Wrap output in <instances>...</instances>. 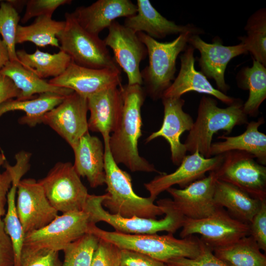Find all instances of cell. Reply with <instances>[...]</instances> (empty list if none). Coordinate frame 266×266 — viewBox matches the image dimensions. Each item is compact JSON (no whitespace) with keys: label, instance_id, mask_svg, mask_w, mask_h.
<instances>
[{"label":"cell","instance_id":"cell-19","mask_svg":"<svg viewBox=\"0 0 266 266\" xmlns=\"http://www.w3.org/2000/svg\"><path fill=\"white\" fill-rule=\"evenodd\" d=\"M164 119L160 129L146 139L148 143L162 137L168 143L173 164L179 166L186 155L187 150L180 137L185 131H190L194 121L191 116L184 111L185 100L181 98H162Z\"/></svg>","mask_w":266,"mask_h":266},{"label":"cell","instance_id":"cell-14","mask_svg":"<svg viewBox=\"0 0 266 266\" xmlns=\"http://www.w3.org/2000/svg\"><path fill=\"white\" fill-rule=\"evenodd\" d=\"M17 194V214L24 234L44 227L58 215L42 187L34 179L21 180Z\"/></svg>","mask_w":266,"mask_h":266},{"label":"cell","instance_id":"cell-4","mask_svg":"<svg viewBox=\"0 0 266 266\" xmlns=\"http://www.w3.org/2000/svg\"><path fill=\"white\" fill-rule=\"evenodd\" d=\"M109 136L103 138L107 196L103 200V206L110 213L125 217L156 219L164 214L162 207L154 203L155 199L140 197L134 192L130 175L120 168L112 156L108 145Z\"/></svg>","mask_w":266,"mask_h":266},{"label":"cell","instance_id":"cell-36","mask_svg":"<svg viewBox=\"0 0 266 266\" xmlns=\"http://www.w3.org/2000/svg\"><path fill=\"white\" fill-rule=\"evenodd\" d=\"M31 154L22 151L15 155L16 164L10 166L5 163L6 158L0 153V218L5 215L7 195L11 187L14 176L21 172H27L30 168Z\"/></svg>","mask_w":266,"mask_h":266},{"label":"cell","instance_id":"cell-45","mask_svg":"<svg viewBox=\"0 0 266 266\" xmlns=\"http://www.w3.org/2000/svg\"><path fill=\"white\" fill-rule=\"evenodd\" d=\"M20 92L8 77L0 75V104L9 99H18Z\"/></svg>","mask_w":266,"mask_h":266},{"label":"cell","instance_id":"cell-28","mask_svg":"<svg viewBox=\"0 0 266 266\" xmlns=\"http://www.w3.org/2000/svg\"><path fill=\"white\" fill-rule=\"evenodd\" d=\"M66 97L48 92L30 100L9 99L0 104V117L8 111H23L25 115L19 118V123L34 127L41 123L44 115L61 103Z\"/></svg>","mask_w":266,"mask_h":266},{"label":"cell","instance_id":"cell-27","mask_svg":"<svg viewBox=\"0 0 266 266\" xmlns=\"http://www.w3.org/2000/svg\"><path fill=\"white\" fill-rule=\"evenodd\" d=\"M0 75L10 78L20 92V100L35 98L36 94L53 93L67 96L74 91L70 89L54 86L25 68L19 61H8L0 69Z\"/></svg>","mask_w":266,"mask_h":266},{"label":"cell","instance_id":"cell-13","mask_svg":"<svg viewBox=\"0 0 266 266\" xmlns=\"http://www.w3.org/2000/svg\"><path fill=\"white\" fill-rule=\"evenodd\" d=\"M87 99L73 92L46 113L41 123L49 126L73 148L88 132Z\"/></svg>","mask_w":266,"mask_h":266},{"label":"cell","instance_id":"cell-5","mask_svg":"<svg viewBox=\"0 0 266 266\" xmlns=\"http://www.w3.org/2000/svg\"><path fill=\"white\" fill-rule=\"evenodd\" d=\"M106 196V193L100 196L89 195L87 199L84 209L89 213L95 225L104 222L111 226L115 232L133 234H153L162 231L173 234L183 226L185 217L170 199H161L157 201L165 214L164 218L157 220L139 217H125L112 214L105 210L102 204Z\"/></svg>","mask_w":266,"mask_h":266},{"label":"cell","instance_id":"cell-38","mask_svg":"<svg viewBox=\"0 0 266 266\" xmlns=\"http://www.w3.org/2000/svg\"><path fill=\"white\" fill-rule=\"evenodd\" d=\"M20 266H62L59 251L47 249L22 250Z\"/></svg>","mask_w":266,"mask_h":266},{"label":"cell","instance_id":"cell-37","mask_svg":"<svg viewBox=\"0 0 266 266\" xmlns=\"http://www.w3.org/2000/svg\"><path fill=\"white\" fill-rule=\"evenodd\" d=\"M20 16L18 11L7 0L0 3V34L7 46L9 60L18 61L15 49L16 30Z\"/></svg>","mask_w":266,"mask_h":266},{"label":"cell","instance_id":"cell-15","mask_svg":"<svg viewBox=\"0 0 266 266\" xmlns=\"http://www.w3.org/2000/svg\"><path fill=\"white\" fill-rule=\"evenodd\" d=\"M223 154L205 158L198 150L186 155L174 172H163L144 184L150 197L156 199L158 195L173 185L184 188L192 182L205 177L207 172L217 169L221 164Z\"/></svg>","mask_w":266,"mask_h":266},{"label":"cell","instance_id":"cell-26","mask_svg":"<svg viewBox=\"0 0 266 266\" xmlns=\"http://www.w3.org/2000/svg\"><path fill=\"white\" fill-rule=\"evenodd\" d=\"M214 200L218 207L226 208L231 216L248 224L258 211L262 201L236 186L218 179L216 182Z\"/></svg>","mask_w":266,"mask_h":266},{"label":"cell","instance_id":"cell-8","mask_svg":"<svg viewBox=\"0 0 266 266\" xmlns=\"http://www.w3.org/2000/svg\"><path fill=\"white\" fill-rule=\"evenodd\" d=\"M92 225L95 224L89 213L84 209L64 213L44 227L25 234L22 250H63L69 244L88 233Z\"/></svg>","mask_w":266,"mask_h":266},{"label":"cell","instance_id":"cell-50","mask_svg":"<svg viewBox=\"0 0 266 266\" xmlns=\"http://www.w3.org/2000/svg\"><path fill=\"white\" fill-rule=\"evenodd\" d=\"M0 1H1V0H0Z\"/></svg>","mask_w":266,"mask_h":266},{"label":"cell","instance_id":"cell-29","mask_svg":"<svg viewBox=\"0 0 266 266\" xmlns=\"http://www.w3.org/2000/svg\"><path fill=\"white\" fill-rule=\"evenodd\" d=\"M16 56L25 68L43 79L60 76L73 62L70 56L61 50L50 54L37 48L34 52L30 54L20 49L16 51Z\"/></svg>","mask_w":266,"mask_h":266},{"label":"cell","instance_id":"cell-42","mask_svg":"<svg viewBox=\"0 0 266 266\" xmlns=\"http://www.w3.org/2000/svg\"><path fill=\"white\" fill-rule=\"evenodd\" d=\"M250 235L260 250L266 251V200H263L260 207L249 224Z\"/></svg>","mask_w":266,"mask_h":266},{"label":"cell","instance_id":"cell-25","mask_svg":"<svg viewBox=\"0 0 266 266\" xmlns=\"http://www.w3.org/2000/svg\"><path fill=\"white\" fill-rule=\"evenodd\" d=\"M265 123L263 117L252 121L247 124L246 130L241 134L218 138L223 141L212 143L210 154L211 157L223 154L232 151H239L252 155L261 165H266V135L259 131V128Z\"/></svg>","mask_w":266,"mask_h":266},{"label":"cell","instance_id":"cell-10","mask_svg":"<svg viewBox=\"0 0 266 266\" xmlns=\"http://www.w3.org/2000/svg\"><path fill=\"white\" fill-rule=\"evenodd\" d=\"M217 179L232 184L261 201L266 200V167L251 154L239 151L223 154L214 170Z\"/></svg>","mask_w":266,"mask_h":266},{"label":"cell","instance_id":"cell-20","mask_svg":"<svg viewBox=\"0 0 266 266\" xmlns=\"http://www.w3.org/2000/svg\"><path fill=\"white\" fill-rule=\"evenodd\" d=\"M194 50L192 46L188 45L183 51L180 57L181 64L178 74L162 98H179L189 92L195 91L213 96L228 105L233 103L236 99L214 88L205 75L196 70Z\"/></svg>","mask_w":266,"mask_h":266},{"label":"cell","instance_id":"cell-6","mask_svg":"<svg viewBox=\"0 0 266 266\" xmlns=\"http://www.w3.org/2000/svg\"><path fill=\"white\" fill-rule=\"evenodd\" d=\"M137 34L145 45L149 57L148 66L141 71L144 90L153 100L162 99L175 79L176 62L179 54L186 49L190 36L195 34L187 32L167 42H159L142 32Z\"/></svg>","mask_w":266,"mask_h":266},{"label":"cell","instance_id":"cell-2","mask_svg":"<svg viewBox=\"0 0 266 266\" xmlns=\"http://www.w3.org/2000/svg\"><path fill=\"white\" fill-rule=\"evenodd\" d=\"M89 233L111 242L120 249L142 253L165 264L178 258H196L200 253L202 243L200 238L193 235L178 239L171 233L127 234L105 231L96 225L90 227Z\"/></svg>","mask_w":266,"mask_h":266},{"label":"cell","instance_id":"cell-22","mask_svg":"<svg viewBox=\"0 0 266 266\" xmlns=\"http://www.w3.org/2000/svg\"><path fill=\"white\" fill-rule=\"evenodd\" d=\"M136 6V13L126 18L123 24L136 33L142 32L156 39L187 32L199 35L203 33L202 30L192 24L177 25L174 22L167 20L148 0H137Z\"/></svg>","mask_w":266,"mask_h":266},{"label":"cell","instance_id":"cell-18","mask_svg":"<svg viewBox=\"0 0 266 266\" xmlns=\"http://www.w3.org/2000/svg\"><path fill=\"white\" fill-rule=\"evenodd\" d=\"M121 69H94L73 62L60 76L50 79L49 83L66 88L86 98L102 91L120 86Z\"/></svg>","mask_w":266,"mask_h":266},{"label":"cell","instance_id":"cell-31","mask_svg":"<svg viewBox=\"0 0 266 266\" xmlns=\"http://www.w3.org/2000/svg\"><path fill=\"white\" fill-rule=\"evenodd\" d=\"M65 25V21L53 20L52 16L37 17L31 25H18L15 43L31 42L38 47L51 45L60 48L57 35L63 30Z\"/></svg>","mask_w":266,"mask_h":266},{"label":"cell","instance_id":"cell-3","mask_svg":"<svg viewBox=\"0 0 266 266\" xmlns=\"http://www.w3.org/2000/svg\"><path fill=\"white\" fill-rule=\"evenodd\" d=\"M242 101L236 99L226 108H220L211 97L203 96L198 108L196 119L184 143L191 154L198 150L205 158L211 157L210 150L214 134L219 131L231 133L233 128L248 123Z\"/></svg>","mask_w":266,"mask_h":266},{"label":"cell","instance_id":"cell-40","mask_svg":"<svg viewBox=\"0 0 266 266\" xmlns=\"http://www.w3.org/2000/svg\"><path fill=\"white\" fill-rule=\"evenodd\" d=\"M166 264L171 266H230L216 256L211 249L202 241L200 253L196 258H178L171 260Z\"/></svg>","mask_w":266,"mask_h":266},{"label":"cell","instance_id":"cell-49","mask_svg":"<svg viewBox=\"0 0 266 266\" xmlns=\"http://www.w3.org/2000/svg\"><path fill=\"white\" fill-rule=\"evenodd\" d=\"M120 266H123L120 265Z\"/></svg>","mask_w":266,"mask_h":266},{"label":"cell","instance_id":"cell-11","mask_svg":"<svg viewBox=\"0 0 266 266\" xmlns=\"http://www.w3.org/2000/svg\"><path fill=\"white\" fill-rule=\"evenodd\" d=\"M194 234H200V239L212 251L250 235V227L249 224L233 217L223 208L219 207L213 214L204 218H185L180 237L184 238Z\"/></svg>","mask_w":266,"mask_h":266},{"label":"cell","instance_id":"cell-34","mask_svg":"<svg viewBox=\"0 0 266 266\" xmlns=\"http://www.w3.org/2000/svg\"><path fill=\"white\" fill-rule=\"evenodd\" d=\"M23 176L22 174H18L14 177L11 187L7 195V208L3 220L4 230L12 243L14 254L13 266H20L21 255L25 235L18 216L15 200L17 186Z\"/></svg>","mask_w":266,"mask_h":266},{"label":"cell","instance_id":"cell-47","mask_svg":"<svg viewBox=\"0 0 266 266\" xmlns=\"http://www.w3.org/2000/svg\"><path fill=\"white\" fill-rule=\"evenodd\" d=\"M14 8L18 11L22 9L25 5L26 4L27 0H7Z\"/></svg>","mask_w":266,"mask_h":266},{"label":"cell","instance_id":"cell-41","mask_svg":"<svg viewBox=\"0 0 266 266\" xmlns=\"http://www.w3.org/2000/svg\"><path fill=\"white\" fill-rule=\"evenodd\" d=\"M121 249L108 241L100 239L91 266H120Z\"/></svg>","mask_w":266,"mask_h":266},{"label":"cell","instance_id":"cell-1","mask_svg":"<svg viewBox=\"0 0 266 266\" xmlns=\"http://www.w3.org/2000/svg\"><path fill=\"white\" fill-rule=\"evenodd\" d=\"M119 87L123 108L120 123L108 140L112 156L117 165L122 164L133 172L162 174L138 153V141L142 135L141 108L146 94L144 88L139 84Z\"/></svg>","mask_w":266,"mask_h":266},{"label":"cell","instance_id":"cell-17","mask_svg":"<svg viewBox=\"0 0 266 266\" xmlns=\"http://www.w3.org/2000/svg\"><path fill=\"white\" fill-rule=\"evenodd\" d=\"M215 171L184 188L170 187L166 191L173 198L175 207L185 218L200 219L209 216L219 207L214 200L216 182Z\"/></svg>","mask_w":266,"mask_h":266},{"label":"cell","instance_id":"cell-44","mask_svg":"<svg viewBox=\"0 0 266 266\" xmlns=\"http://www.w3.org/2000/svg\"><path fill=\"white\" fill-rule=\"evenodd\" d=\"M14 254L11 240L4 230L0 218V266H13Z\"/></svg>","mask_w":266,"mask_h":266},{"label":"cell","instance_id":"cell-23","mask_svg":"<svg viewBox=\"0 0 266 266\" xmlns=\"http://www.w3.org/2000/svg\"><path fill=\"white\" fill-rule=\"evenodd\" d=\"M87 99L90 112L89 130L100 133L103 138L109 136L121 118L123 101L120 87L102 91Z\"/></svg>","mask_w":266,"mask_h":266},{"label":"cell","instance_id":"cell-35","mask_svg":"<svg viewBox=\"0 0 266 266\" xmlns=\"http://www.w3.org/2000/svg\"><path fill=\"white\" fill-rule=\"evenodd\" d=\"M99 241L98 237L88 233L69 244L63 250L62 266H91Z\"/></svg>","mask_w":266,"mask_h":266},{"label":"cell","instance_id":"cell-46","mask_svg":"<svg viewBox=\"0 0 266 266\" xmlns=\"http://www.w3.org/2000/svg\"><path fill=\"white\" fill-rule=\"evenodd\" d=\"M9 61V56L7 46L0 37V70Z\"/></svg>","mask_w":266,"mask_h":266},{"label":"cell","instance_id":"cell-24","mask_svg":"<svg viewBox=\"0 0 266 266\" xmlns=\"http://www.w3.org/2000/svg\"><path fill=\"white\" fill-rule=\"evenodd\" d=\"M72 149L75 158L73 165L78 175L86 177L92 188L105 184L104 149L100 140L88 132Z\"/></svg>","mask_w":266,"mask_h":266},{"label":"cell","instance_id":"cell-43","mask_svg":"<svg viewBox=\"0 0 266 266\" xmlns=\"http://www.w3.org/2000/svg\"><path fill=\"white\" fill-rule=\"evenodd\" d=\"M120 265L123 266H166L165 263L137 252L121 249Z\"/></svg>","mask_w":266,"mask_h":266},{"label":"cell","instance_id":"cell-33","mask_svg":"<svg viewBox=\"0 0 266 266\" xmlns=\"http://www.w3.org/2000/svg\"><path fill=\"white\" fill-rule=\"evenodd\" d=\"M247 35L239 37L253 59L266 66V10H257L248 18L244 28Z\"/></svg>","mask_w":266,"mask_h":266},{"label":"cell","instance_id":"cell-48","mask_svg":"<svg viewBox=\"0 0 266 266\" xmlns=\"http://www.w3.org/2000/svg\"><path fill=\"white\" fill-rule=\"evenodd\" d=\"M169 266V265H167V266Z\"/></svg>","mask_w":266,"mask_h":266},{"label":"cell","instance_id":"cell-9","mask_svg":"<svg viewBox=\"0 0 266 266\" xmlns=\"http://www.w3.org/2000/svg\"><path fill=\"white\" fill-rule=\"evenodd\" d=\"M51 205L62 213L84 209L90 194L70 162H58L37 181Z\"/></svg>","mask_w":266,"mask_h":266},{"label":"cell","instance_id":"cell-32","mask_svg":"<svg viewBox=\"0 0 266 266\" xmlns=\"http://www.w3.org/2000/svg\"><path fill=\"white\" fill-rule=\"evenodd\" d=\"M250 236L214 249V254L230 266H266V257Z\"/></svg>","mask_w":266,"mask_h":266},{"label":"cell","instance_id":"cell-39","mask_svg":"<svg viewBox=\"0 0 266 266\" xmlns=\"http://www.w3.org/2000/svg\"><path fill=\"white\" fill-rule=\"evenodd\" d=\"M71 0H28L25 12L22 18V23H27L33 17L40 16H52L56 9L61 5L70 4Z\"/></svg>","mask_w":266,"mask_h":266},{"label":"cell","instance_id":"cell-51","mask_svg":"<svg viewBox=\"0 0 266 266\" xmlns=\"http://www.w3.org/2000/svg\"></svg>","mask_w":266,"mask_h":266},{"label":"cell","instance_id":"cell-30","mask_svg":"<svg viewBox=\"0 0 266 266\" xmlns=\"http://www.w3.org/2000/svg\"><path fill=\"white\" fill-rule=\"evenodd\" d=\"M237 83L239 88L249 90L243 111L248 116L257 117L259 108L266 98V66L253 59L251 67H245L238 72Z\"/></svg>","mask_w":266,"mask_h":266},{"label":"cell","instance_id":"cell-21","mask_svg":"<svg viewBox=\"0 0 266 266\" xmlns=\"http://www.w3.org/2000/svg\"><path fill=\"white\" fill-rule=\"evenodd\" d=\"M136 12V5L130 0H98L89 6L77 7L72 13L86 31L99 35L116 19L131 17Z\"/></svg>","mask_w":266,"mask_h":266},{"label":"cell","instance_id":"cell-7","mask_svg":"<svg viewBox=\"0 0 266 266\" xmlns=\"http://www.w3.org/2000/svg\"><path fill=\"white\" fill-rule=\"evenodd\" d=\"M65 25L57 35L60 50L68 55L75 64L94 69H120L104 40L86 31L73 13L65 14Z\"/></svg>","mask_w":266,"mask_h":266},{"label":"cell","instance_id":"cell-12","mask_svg":"<svg viewBox=\"0 0 266 266\" xmlns=\"http://www.w3.org/2000/svg\"><path fill=\"white\" fill-rule=\"evenodd\" d=\"M107 35L103 39L114 54V59L126 73L129 85L143 84L140 63L147 56L145 45L137 33L115 21L108 28Z\"/></svg>","mask_w":266,"mask_h":266},{"label":"cell","instance_id":"cell-16","mask_svg":"<svg viewBox=\"0 0 266 266\" xmlns=\"http://www.w3.org/2000/svg\"><path fill=\"white\" fill-rule=\"evenodd\" d=\"M213 41L208 43L199 34H192L189 38L188 43L200 53L199 62L200 72L206 78L213 79L217 90L226 94L230 89L225 79L228 64L232 59L246 54L248 51L242 42L235 45L225 46L218 37H215Z\"/></svg>","mask_w":266,"mask_h":266}]
</instances>
